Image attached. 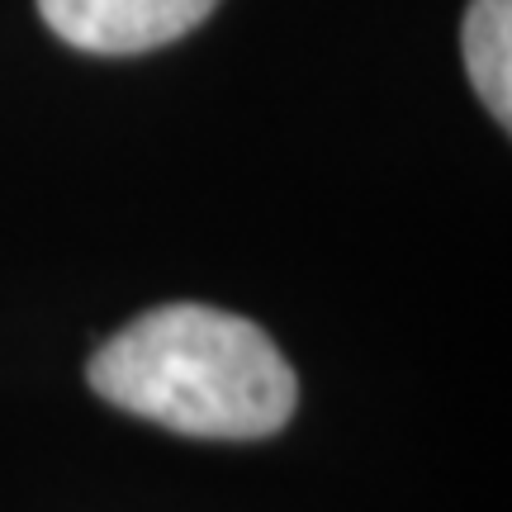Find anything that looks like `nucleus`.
Wrapping results in <instances>:
<instances>
[{"mask_svg":"<svg viewBox=\"0 0 512 512\" xmlns=\"http://www.w3.org/2000/svg\"><path fill=\"white\" fill-rule=\"evenodd\" d=\"M105 403L204 441H261L294 418L299 380L252 318L162 304L119 328L86 366Z\"/></svg>","mask_w":512,"mask_h":512,"instance_id":"obj_1","label":"nucleus"},{"mask_svg":"<svg viewBox=\"0 0 512 512\" xmlns=\"http://www.w3.org/2000/svg\"><path fill=\"white\" fill-rule=\"evenodd\" d=\"M214 5L219 0H38V15L81 53L128 57L185 38Z\"/></svg>","mask_w":512,"mask_h":512,"instance_id":"obj_2","label":"nucleus"},{"mask_svg":"<svg viewBox=\"0 0 512 512\" xmlns=\"http://www.w3.org/2000/svg\"><path fill=\"white\" fill-rule=\"evenodd\" d=\"M465 67L479 100L498 124H512V0H470L465 15Z\"/></svg>","mask_w":512,"mask_h":512,"instance_id":"obj_3","label":"nucleus"}]
</instances>
